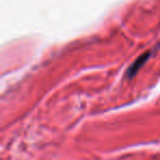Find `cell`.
Here are the masks:
<instances>
[{"mask_svg": "<svg viewBox=\"0 0 160 160\" xmlns=\"http://www.w3.org/2000/svg\"><path fill=\"white\" fill-rule=\"evenodd\" d=\"M148 56H149V53H146V54H144V55L140 56V57H138L137 59H136V62H134L131 67H129L128 71H127V75H128L129 77H132V76L135 75V73L138 71V69H140V67H142V65L147 62Z\"/></svg>", "mask_w": 160, "mask_h": 160, "instance_id": "6da1fadb", "label": "cell"}]
</instances>
